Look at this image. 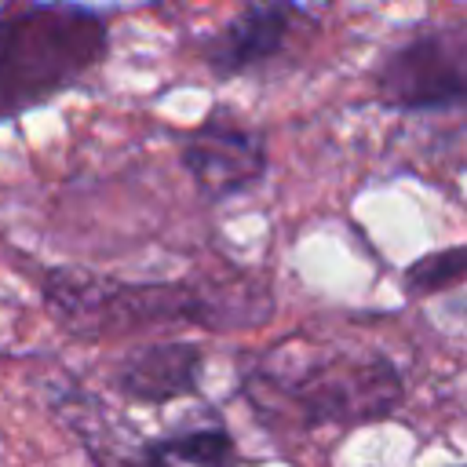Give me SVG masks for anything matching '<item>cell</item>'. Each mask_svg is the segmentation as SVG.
I'll return each instance as SVG.
<instances>
[{
  "mask_svg": "<svg viewBox=\"0 0 467 467\" xmlns=\"http://www.w3.org/2000/svg\"><path fill=\"white\" fill-rule=\"evenodd\" d=\"M40 296L73 339H120L157 328L248 332L274 321V288L263 270L223 266L171 281H124L84 266H55Z\"/></svg>",
  "mask_w": 467,
  "mask_h": 467,
  "instance_id": "1",
  "label": "cell"
},
{
  "mask_svg": "<svg viewBox=\"0 0 467 467\" xmlns=\"http://www.w3.org/2000/svg\"><path fill=\"white\" fill-rule=\"evenodd\" d=\"M237 394L266 427L354 431L401 412L405 376L379 347H299L296 339H281L255 365L241 368Z\"/></svg>",
  "mask_w": 467,
  "mask_h": 467,
  "instance_id": "2",
  "label": "cell"
},
{
  "mask_svg": "<svg viewBox=\"0 0 467 467\" xmlns=\"http://www.w3.org/2000/svg\"><path fill=\"white\" fill-rule=\"evenodd\" d=\"M109 55V18L73 0H0V120L77 88Z\"/></svg>",
  "mask_w": 467,
  "mask_h": 467,
  "instance_id": "3",
  "label": "cell"
},
{
  "mask_svg": "<svg viewBox=\"0 0 467 467\" xmlns=\"http://www.w3.org/2000/svg\"><path fill=\"white\" fill-rule=\"evenodd\" d=\"M376 106L390 113H449L467 106V22H438L390 44L368 66Z\"/></svg>",
  "mask_w": 467,
  "mask_h": 467,
  "instance_id": "4",
  "label": "cell"
},
{
  "mask_svg": "<svg viewBox=\"0 0 467 467\" xmlns=\"http://www.w3.org/2000/svg\"><path fill=\"white\" fill-rule=\"evenodd\" d=\"M179 168L201 201H234L270 175V135L234 106L215 102L190 131H179Z\"/></svg>",
  "mask_w": 467,
  "mask_h": 467,
  "instance_id": "5",
  "label": "cell"
},
{
  "mask_svg": "<svg viewBox=\"0 0 467 467\" xmlns=\"http://www.w3.org/2000/svg\"><path fill=\"white\" fill-rule=\"evenodd\" d=\"M317 33V18L299 0H244L219 29L201 36L204 69L226 84L285 62Z\"/></svg>",
  "mask_w": 467,
  "mask_h": 467,
  "instance_id": "6",
  "label": "cell"
},
{
  "mask_svg": "<svg viewBox=\"0 0 467 467\" xmlns=\"http://www.w3.org/2000/svg\"><path fill=\"white\" fill-rule=\"evenodd\" d=\"M204 347L197 339H150L131 347L113 368V390L131 405H168L197 398Z\"/></svg>",
  "mask_w": 467,
  "mask_h": 467,
  "instance_id": "7",
  "label": "cell"
},
{
  "mask_svg": "<svg viewBox=\"0 0 467 467\" xmlns=\"http://www.w3.org/2000/svg\"><path fill=\"white\" fill-rule=\"evenodd\" d=\"M124 467H241V452L226 427H186L139 441Z\"/></svg>",
  "mask_w": 467,
  "mask_h": 467,
  "instance_id": "8",
  "label": "cell"
},
{
  "mask_svg": "<svg viewBox=\"0 0 467 467\" xmlns=\"http://www.w3.org/2000/svg\"><path fill=\"white\" fill-rule=\"evenodd\" d=\"M463 281H467V241L416 255L412 263L401 266V277H398V285L409 299H427V296L449 292Z\"/></svg>",
  "mask_w": 467,
  "mask_h": 467,
  "instance_id": "9",
  "label": "cell"
},
{
  "mask_svg": "<svg viewBox=\"0 0 467 467\" xmlns=\"http://www.w3.org/2000/svg\"><path fill=\"white\" fill-rule=\"evenodd\" d=\"M456 467H467V463H456Z\"/></svg>",
  "mask_w": 467,
  "mask_h": 467,
  "instance_id": "10",
  "label": "cell"
}]
</instances>
